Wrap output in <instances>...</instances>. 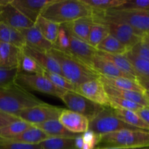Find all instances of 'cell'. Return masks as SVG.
Segmentation results:
<instances>
[{"mask_svg":"<svg viewBox=\"0 0 149 149\" xmlns=\"http://www.w3.org/2000/svg\"><path fill=\"white\" fill-rule=\"evenodd\" d=\"M33 126L31 124L26 122L25 121L17 120L13 122L7 126L0 129V137L4 138H11L20 135L22 132L26 131Z\"/></svg>","mask_w":149,"mask_h":149,"instance_id":"4dcf8cb0","label":"cell"},{"mask_svg":"<svg viewBox=\"0 0 149 149\" xmlns=\"http://www.w3.org/2000/svg\"><path fill=\"white\" fill-rule=\"evenodd\" d=\"M100 79L103 84H108L115 88L131 91L144 93L145 90L137 80L125 77H105L100 76Z\"/></svg>","mask_w":149,"mask_h":149,"instance_id":"cb8c5ba5","label":"cell"},{"mask_svg":"<svg viewBox=\"0 0 149 149\" xmlns=\"http://www.w3.org/2000/svg\"><path fill=\"white\" fill-rule=\"evenodd\" d=\"M75 138H49L40 145L42 149H78L76 146Z\"/></svg>","mask_w":149,"mask_h":149,"instance_id":"1f68e13d","label":"cell"},{"mask_svg":"<svg viewBox=\"0 0 149 149\" xmlns=\"http://www.w3.org/2000/svg\"><path fill=\"white\" fill-rule=\"evenodd\" d=\"M52 0H11L10 3L25 17L35 23L44 9Z\"/></svg>","mask_w":149,"mask_h":149,"instance_id":"4fadbf2b","label":"cell"},{"mask_svg":"<svg viewBox=\"0 0 149 149\" xmlns=\"http://www.w3.org/2000/svg\"><path fill=\"white\" fill-rule=\"evenodd\" d=\"M118 118L125 123L143 130L149 131V126L143 120L137 112L122 109H113Z\"/></svg>","mask_w":149,"mask_h":149,"instance_id":"83f0119b","label":"cell"},{"mask_svg":"<svg viewBox=\"0 0 149 149\" xmlns=\"http://www.w3.org/2000/svg\"><path fill=\"white\" fill-rule=\"evenodd\" d=\"M23 35L26 45L32 47L39 50L48 52L49 49L54 47V45L48 42L41 33V32L33 26L29 29H23L20 31Z\"/></svg>","mask_w":149,"mask_h":149,"instance_id":"d6986e66","label":"cell"},{"mask_svg":"<svg viewBox=\"0 0 149 149\" xmlns=\"http://www.w3.org/2000/svg\"><path fill=\"white\" fill-rule=\"evenodd\" d=\"M77 92L100 106L110 107L109 95L100 77L79 85Z\"/></svg>","mask_w":149,"mask_h":149,"instance_id":"8fae6325","label":"cell"},{"mask_svg":"<svg viewBox=\"0 0 149 149\" xmlns=\"http://www.w3.org/2000/svg\"><path fill=\"white\" fill-rule=\"evenodd\" d=\"M149 146V131L122 130L100 135L96 148H140Z\"/></svg>","mask_w":149,"mask_h":149,"instance_id":"277c9868","label":"cell"},{"mask_svg":"<svg viewBox=\"0 0 149 149\" xmlns=\"http://www.w3.org/2000/svg\"><path fill=\"white\" fill-rule=\"evenodd\" d=\"M92 68L101 77H125V78L136 80L133 77L120 71L111 61H108L107 59L98 55L97 52L92 63Z\"/></svg>","mask_w":149,"mask_h":149,"instance_id":"ac0fdd59","label":"cell"},{"mask_svg":"<svg viewBox=\"0 0 149 149\" xmlns=\"http://www.w3.org/2000/svg\"><path fill=\"white\" fill-rule=\"evenodd\" d=\"M83 140V146L81 149H94L100 141V135L95 133L91 130L86 131L81 134Z\"/></svg>","mask_w":149,"mask_h":149,"instance_id":"60d3db41","label":"cell"},{"mask_svg":"<svg viewBox=\"0 0 149 149\" xmlns=\"http://www.w3.org/2000/svg\"><path fill=\"white\" fill-rule=\"evenodd\" d=\"M130 51L137 56L149 61V47L142 42V40L131 48Z\"/></svg>","mask_w":149,"mask_h":149,"instance_id":"7bdbcfd3","label":"cell"},{"mask_svg":"<svg viewBox=\"0 0 149 149\" xmlns=\"http://www.w3.org/2000/svg\"><path fill=\"white\" fill-rule=\"evenodd\" d=\"M103 85H104L106 93L109 96H113V97L130 100V101L138 103L143 107L149 106V102L144 93L115 88V87L106 84H103Z\"/></svg>","mask_w":149,"mask_h":149,"instance_id":"44dd1931","label":"cell"},{"mask_svg":"<svg viewBox=\"0 0 149 149\" xmlns=\"http://www.w3.org/2000/svg\"><path fill=\"white\" fill-rule=\"evenodd\" d=\"M88 130L101 135L122 130L140 129L134 127L121 120L115 114L112 108L104 107L94 119L90 121Z\"/></svg>","mask_w":149,"mask_h":149,"instance_id":"8992f818","label":"cell"},{"mask_svg":"<svg viewBox=\"0 0 149 149\" xmlns=\"http://www.w3.org/2000/svg\"><path fill=\"white\" fill-rule=\"evenodd\" d=\"M93 11L104 12L116 9L125 2V0H83Z\"/></svg>","mask_w":149,"mask_h":149,"instance_id":"d590c367","label":"cell"},{"mask_svg":"<svg viewBox=\"0 0 149 149\" xmlns=\"http://www.w3.org/2000/svg\"><path fill=\"white\" fill-rule=\"evenodd\" d=\"M15 83L22 88L34 90L60 98L65 91L55 87L43 74H31L18 72Z\"/></svg>","mask_w":149,"mask_h":149,"instance_id":"9c48e42d","label":"cell"},{"mask_svg":"<svg viewBox=\"0 0 149 149\" xmlns=\"http://www.w3.org/2000/svg\"><path fill=\"white\" fill-rule=\"evenodd\" d=\"M68 32L70 39V49L68 53L71 54L73 56L77 58L92 68V63L97 54V49L90 46L87 42L73 36L68 31Z\"/></svg>","mask_w":149,"mask_h":149,"instance_id":"5bb4252c","label":"cell"},{"mask_svg":"<svg viewBox=\"0 0 149 149\" xmlns=\"http://www.w3.org/2000/svg\"><path fill=\"white\" fill-rule=\"evenodd\" d=\"M58 121L73 133L82 134L89 129L90 121L87 118L68 109H63Z\"/></svg>","mask_w":149,"mask_h":149,"instance_id":"9a60e30c","label":"cell"},{"mask_svg":"<svg viewBox=\"0 0 149 149\" xmlns=\"http://www.w3.org/2000/svg\"><path fill=\"white\" fill-rule=\"evenodd\" d=\"M94 23L92 15L90 17H81L71 23L63 24V26L73 36L87 42L90 29Z\"/></svg>","mask_w":149,"mask_h":149,"instance_id":"ffe728a7","label":"cell"},{"mask_svg":"<svg viewBox=\"0 0 149 149\" xmlns=\"http://www.w3.org/2000/svg\"><path fill=\"white\" fill-rule=\"evenodd\" d=\"M109 97L110 107L112 109H126V110H130L137 112L143 107L138 103H135L130 100H125V99L113 97V96H109Z\"/></svg>","mask_w":149,"mask_h":149,"instance_id":"8d00e7d4","label":"cell"},{"mask_svg":"<svg viewBox=\"0 0 149 149\" xmlns=\"http://www.w3.org/2000/svg\"><path fill=\"white\" fill-rule=\"evenodd\" d=\"M139 84L141 87L144 89V90H148L149 91V81H140Z\"/></svg>","mask_w":149,"mask_h":149,"instance_id":"7dc6e473","label":"cell"},{"mask_svg":"<svg viewBox=\"0 0 149 149\" xmlns=\"http://www.w3.org/2000/svg\"><path fill=\"white\" fill-rule=\"evenodd\" d=\"M97 54L100 56L103 57L108 61H111L116 68H119L122 72L125 73L127 75L133 77L134 79L137 80L136 74H135V70L132 67V64L130 63L129 60L126 57L125 55H111V54H108L106 52H100L97 51Z\"/></svg>","mask_w":149,"mask_h":149,"instance_id":"f1b7e54d","label":"cell"},{"mask_svg":"<svg viewBox=\"0 0 149 149\" xmlns=\"http://www.w3.org/2000/svg\"><path fill=\"white\" fill-rule=\"evenodd\" d=\"M9 2H10V0H0V12L2 10L3 7L8 4Z\"/></svg>","mask_w":149,"mask_h":149,"instance_id":"681fc988","label":"cell"},{"mask_svg":"<svg viewBox=\"0 0 149 149\" xmlns=\"http://www.w3.org/2000/svg\"><path fill=\"white\" fill-rule=\"evenodd\" d=\"M109 35V30L106 25L103 23H94L90 29L87 43L94 48H97L99 44Z\"/></svg>","mask_w":149,"mask_h":149,"instance_id":"d6a6232c","label":"cell"},{"mask_svg":"<svg viewBox=\"0 0 149 149\" xmlns=\"http://www.w3.org/2000/svg\"><path fill=\"white\" fill-rule=\"evenodd\" d=\"M137 113L149 126V106L143 107L138 111H137Z\"/></svg>","mask_w":149,"mask_h":149,"instance_id":"f6af8a7d","label":"cell"},{"mask_svg":"<svg viewBox=\"0 0 149 149\" xmlns=\"http://www.w3.org/2000/svg\"><path fill=\"white\" fill-rule=\"evenodd\" d=\"M22 51L26 55H29L37 62L45 71L56 73L62 75L58 62L47 52L39 50L29 45H26L22 48Z\"/></svg>","mask_w":149,"mask_h":149,"instance_id":"e0dca14e","label":"cell"},{"mask_svg":"<svg viewBox=\"0 0 149 149\" xmlns=\"http://www.w3.org/2000/svg\"><path fill=\"white\" fill-rule=\"evenodd\" d=\"M43 74L55 87L64 91H76L77 90V87L70 82L63 75L56 73L49 72L44 70Z\"/></svg>","mask_w":149,"mask_h":149,"instance_id":"836d02e7","label":"cell"},{"mask_svg":"<svg viewBox=\"0 0 149 149\" xmlns=\"http://www.w3.org/2000/svg\"><path fill=\"white\" fill-rule=\"evenodd\" d=\"M63 110V109L62 108L44 103L23 109L18 113L17 117L21 120L35 125L58 119Z\"/></svg>","mask_w":149,"mask_h":149,"instance_id":"30bf717a","label":"cell"},{"mask_svg":"<svg viewBox=\"0 0 149 149\" xmlns=\"http://www.w3.org/2000/svg\"><path fill=\"white\" fill-rule=\"evenodd\" d=\"M54 47L60 49L63 52H69L70 49V39L69 34L68 31L65 29L63 25L60 26L59 32H58V38L55 44L54 45Z\"/></svg>","mask_w":149,"mask_h":149,"instance_id":"74e56055","label":"cell"},{"mask_svg":"<svg viewBox=\"0 0 149 149\" xmlns=\"http://www.w3.org/2000/svg\"><path fill=\"white\" fill-rule=\"evenodd\" d=\"M18 72V69L5 70L0 68V87L14 84Z\"/></svg>","mask_w":149,"mask_h":149,"instance_id":"b9f144b4","label":"cell"},{"mask_svg":"<svg viewBox=\"0 0 149 149\" xmlns=\"http://www.w3.org/2000/svg\"><path fill=\"white\" fill-rule=\"evenodd\" d=\"M60 99L66 105L68 110L85 116L89 121L94 119L104 108L76 91H65Z\"/></svg>","mask_w":149,"mask_h":149,"instance_id":"52a82bcc","label":"cell"},{"mask_svg":"<svg viewBox=\"0 0 149 149\" xmlns=\"http://www.w3.org/2000/svg\"><path fill=\"white\" fill-rule=\"evenodd\" d=\"M17 120H20V119L17 116L8 114L0 111V129Z\"/></svg>","mask_w":149,"mask_h":149,"instance_id":"ee69618b","label":"cell"},{"mask_svg":"<svg viewBox=\"0 0 149 149\" xmlns=\"http://www.w3.org/2000/svg\"><path fill=\"white\" fill-rule=\"evenodd\" d=\"M0 42L12 44L21 49L26 45L20 31L1 23H0Z\"/></svg>","mask_w":149,"mask_h":149,"instance_id":"4316f807","label":"cell"},{"mask_svg":"<svg viewBox=\"0 0 149 149\" xmlns=\"http://www.w3.org/2000/svg\"><path fill=\"white\" fill-rule=\"evenodd\" d=\"M34 26L48 42L53 45H55L58 38L60 25L39 16L37 20L35 22Z\"/></svg>","mask_w":149,"mask_h":149,"instance_id":"484cf974","label":"cell"},{"mask_svg":"<svg viewBox=\"0 0 149 149\" xmlns=\"http://www.w3.org/2000/svg\"><path fill=\"white\" fill-rule=\"evenodd\" d=\"M0 149H42L39 144H25L0 137Z\"/></svg>","mask_w":149,"mask_h":149,"instance_id":"f35d334b","label":"cell"},{"mask_svg":"<svg viewBox=\"0 0 149 149\" xmlns=\"http://www.w3.org/2000/svg\"><path fill=\"white\" fill-rule=\"evenodd\" d=\"M142 42L149 47V34H145L142 38Z\"/></svg>","mask_w":149,"mask_h":149,"instance_id":"c3c4849f","label":"cell"},{"mask_svg":"<svg viewBox=\"0 0 149 149\" xmlns=\"http://www.w3.org/2000/svg\"><path fill=\"white\" fill-rule=\"evenodd\" d=\"M94 149H149V146L140 148H95Z\"/></svg>","mask_w":149,"mask_h":149,"instance_id":"bcb514c9","label":"cell"},{"mask_svg":"<svg viewBox=\"0 0 149 149\" xmlns=\"http://www.w3.org/2000/svg\"><path fill=\"white\" fill-rule=\"evenodd\" d=\"M93 10L83 0H52L43 10L41 16L58 25L93 15Z\"/></svg>","mask_w":149,"mask_h":149,"instance_id":"6da1fadb","label":"cell"},{"mask_svg":"<svg viewBox=\"0 0 149 149\" xmlns=\"http://www.w3.org/2000/svg\"><path fill=\"white\" fill-rule=\"evenodd\" d=\"M125 55L135 70L137 81L138 82L149 81V61L137 56L130 50Z\"/></svg>","mask_w":149,"mask_h":149,"instance_id":"d4e9b609","label":"cell"},{"mask_svg":"<svg viewBox=\"0 0 149 149\" xmlns=\"http://www.w3.org/2000/svg\"><path fill=\"white\" fill-rule=\"evenodd\" d=\"M52 137L49 136L44 131L39 128L36 127L35 126H32L29 129L26 130L20 135L11 138H7L15 142L25 144H39L43 142L45 140L48 139Z\"/></svg>","mask_w":149,"mask_h":149,"instance_id":"603a6c76","label":"cell"},{"mask_svg":"<svg viewBox=\"0 0 149 149\" xmlns=\"http://www.w3.org/2000/svg\"><path fill=\"white\" fill-rule=\"evenodd\" d=\"M144 93H145L147 99H148V102H149V91H148V90H145Z\"/></svg>","mask_w":149,"mask_h":149,"instance_id":"f907efd6","label":"cell"},{"mask_svg":"<svg viewBox=\"0 0 149 149\" xmlns=\"http://www.w3.org/2000/svg\"><path fill=\"white\" fill-rule=\"evenodd\" d=\"M47 52L58 62L62 75L77 87L86 81L100 77V75L93 68L68 52L55 47H52Z\"/></svg>","mask_w":149,"mask_h":149,"instance_id":"7a4b0ae2","label":"cell"},{"mask_svg":"<svg viewBox=\"0 0 149 149\" xmlns=\"http://www.w3.org/2000/svg\"><path fill=\"white\" fill-rule=\"evenodd\" d=\"M97 50L111 55H125L129 49L116 39L108 35L97 47Z\"/></svg>","mask_w":149,"mask_h":149,"instance_id":"f546056e","label":"cell"},{"mask_svg":"<svg viewBox=\"0 0 149 149\" xmlns=\"http://www.w3.org/2000/svg\"><path fill=\"white\" fill-rule=\"evenodd\" d=\"M95 23H103L106 25L109 34L117 39L120 43L125 45L128 49H130L135 45L139 43L145 34L138 31L129 25L125 23L111 20L93 19Z\"/></svg>","mask_w":149,"mask_h":149,"instance_id":"ba28073f","label":"cell"},{"mask_svg":"<svg viewBox=\"0 0 149 149\" xmlns=\"http://www.w3.org/2000/svg\"><path fill=\"white\" fill-rule=\"evenodd\" d=\"M42 103L43 101L15 83L0 87V111L6 113L17 117L23 109Z\"/></svg>","mask_w":149,"mask_h":149,"instance_id":"3957f363","label":"cell"},{"mask_svg":"<svg viewBox=\"0 0 149 149\" xmlns=\"http://www.w3.org/2000/svg\"><path fill=\"white\" fill-rule=\"evenodd\" d=\"M22 49L14 45L0 42V68L18 69Z\"/></svg>","mask_w":149,"mask_h":149,"instance_id":"2e32d148","label":"cell"},{"mask_svg":"<svg viewBox=\"0 0 149 149\" xmlns=\"http://www.w3.org/2000/svg\"><path fill=\"white\" fill-rule=\"evenodd\" d=\"M11 1V0H10ZM10 2L4 6L0 12V23L20 31L34 26V23L25 17Z\"/></svg>","mask_w":149,"mask_h":149,"instance_id":"7c38bea8","label":"cell"},{"mask_svg":"<svg viewBox=\"0 0 149 149\" xmlns=\"http://www.w3.org/2000/svg\"><path fill=\"white\" fill-rule=\"evenodd\" d=\"M116 10L149 11V0H125V2Z\"/></svg>","mask_w":149,"mask_h":149,"instance_id":"ab89813d","label":"cell"},{"mask_svg":"<svg viewBox=\"0 0 149 149\" xmlns=\"http://www.w3.org/2000/svg\"><path fill=\"white\" fill-rule=\"evenodd\" d=\"M93 19L125 23L138 31L149 34V11L110 10L104 12L93 11Z\"/></svg>","mask_w":149,"mask_h":149,"instance_id":"5b68a950","label":"cell"},{"mask_svg":"<svg viewBox=\"0 0 149 149\" xmlns=\"http://www.w3.org/2000/svg\"><path fill=\"white\" fill-rule=\"evenodd\" d=\"M18 70L19 72L31 74H42L44 71L43 68L34 59L29 55L23 53V51L20 55Z\"/></svg>","mask_w":149,"mask_h":149,"instance_id":"e575fe53","label":"cell"},{"mask_svg":"<svg viewBox=\"0 0 149 149\" xmlns=\"http://www.w3.org/2000/svg\"><path fill=\"white\" fill-rule=\"evenodd\" d=\"M33 126L42 130L52 138H75L80 135L70 132L58 121V119L48 121L44 123L35 125Z\"/></svg>","mask_w":149,"mask_h":149,"instance_id":"7402d4cb","label":"cell"}]
</instances>
